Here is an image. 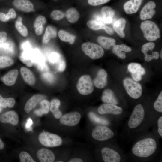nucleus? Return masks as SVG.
<instances>
[{"label":"nucleus","instance_id":"obj_24","mask_svg":"<svg viewBox=\"0 0 162 162\" xmlns=\"http://www.w3.org/2000/svg\"><path fill=\"white\" fill-rule=\"evenodd\" d=\"M18 74L17 69L10 70L2 78V80L6 85L11 86L15 82Z\"/></svg>","mask_w":162,"mask_h":162},{"label":"nucleus","instance_id":"obj_7","mask_svg":"<svg viewBox=\"0 0 162 162\" xmlns=\"http://www.w3.org/2000/svg\"><path fill=\"white\" fill-rule=\"evenodd\" d=\"M76 88L79 92L82 94L87 95L91 94L94 89L91 77L88 75L81 76L77 84Z\"/></svg>","mask_w":162,"mask_h":162},{"label":"nucleus","instance_id":"obj_5","mask_svg":"<svg viewBox=\"0 0 162 162\" xmlns=\"http://www.w3.org/2000/svg\"><path fill=\"white\" fill-rule=\"evenodd\" d=\"M38 140L42 145L48 147L59 146L62 142V139L58 135L45 131L39 134Z\"/></svg>","mask_w":162,"mask_h":162},{"label":"nucleus","instance_id":"obj_17","mask_svg":"<svg viewBox=\"0 0 162 162\" xmlns=\"http://www.w3.org/2000/svg\"><path fill=\"white\" fill-rule=\"evenodd\" d=\"M37 155L41 162H53L55 158L53 152L46 148H42L38 150L37 152Z\"/></svg>","mask_w":162,"mask_h":162},{"label":"nucleus","instance_id":"obj_29","mask_svg":"<svg viewBox=\"0 0 162 162\" xmlns=\"http://www.w3.org/2000/svg\"><path fill=\"white\" fill-rule=\"evenodd\" d=\"M61 104L60 100L57 99L52 100L51 102L50 109L54 117L57 119L60 118L62 116V113L59 109Z\"/></svg>","mask_w":162,"mask_h":162},{"label":"nucleus","instance_id":"obj_10","mask_svg":"<svg viewBox=\"0 0 162 162\" xmlns=\"http://www.w3.org/2000/svg\"><path fill=\"white\" fill-rule=\"evenodd\" d=\"M81 118L80 114L74 112L65 114L60 118L61 123L65 125L74 126L79 123Z\"/></svg>","mask_w":162,"mask_h":162},{"label":"nucleus","instance_id":"obj_33","mask_svg":"<svg viewBox=\"0 0 162 162\" xmlns=\"http://www.w3.org/2000/svg\"><path fill=\"white\" fill-rule=\"evenodd\" d=\"M41 108L35 110V113L39 116H41L44 114H46L48 113L50 109V103L46 100H44L40 102Z\"/></svg>","mask_w":162,"mask_h":162},{"label":"nucleus","instance_id":"obj_40","mask_svg":"<svg viewBox=\"0 0 162 162\" xmlns=\"http://www.w3.org/2000/svg\"><path fill=\"white\" fill-rule=\"evenodd\" d=\"M19 158L21 162H35L30 155L24 151L22 152L19 154Z\"/></svg>","mask_w":162,"mask_h":162},{"label":"nucleus","instance_id":"obj_11","mask_svg":"<svg viewBox=\"0 0 162 162\" xmlns=\"http://www.w3.org/2000/svg\"><path fill=\"white\" fill-rule=\"evenodd\" d=\"M128 69L130 72L133 80L136 81H139L142 79V76L146 73L145 69L140 64L131 63L128 67Z\"/></svg>","mask_w":162,"mask_h":162},{"label":"nucleus","instance_id":"obj_45","mask_svg":"<svg viewBox=\"0 0 162 162\" xmlns=\"http://www.w3.org/2000/svg\"><path fill=\"white\" fill-rule=\"evenodd\" d=\"M110 0H88V3L92 6H98L106 3Z\"/></svg>","mask_w":162,"mask_h":162},{"label":"nucleus","instance_id":"obj_30","mask_svg":"<svg viewBox=\"0 0 162 162\" xmlns=\"http://www.w3.org/2000/svg\"><path fill=\"white\" fill-rule=\"evenodd\" d=\"M66 16L68 21L71 23L77 22L80 17L79 12L74 8L68 9L66 13Z\"/></svg>","mask_w":162,"mask_h":162},{"label":"nucleus","instance_id":"obj_37","mask_svg":"<svg viewBox=\"0 0 162 162\" xmlns=\"http://www.w3.org/2000/svg\"><path fill=\"white\" fill-rule=\"evenodd\" d=\"M21 61L28 67H31L33 63L32 59L26 52H23L20 56Z\"/></svg>","mask_w":162,"mask_h":162},{"label":"nucleus","instance_id":"obj_21","mask_svg":"<svg viewBox=\"0 0 162 162\" xmlns=\"http://www.w3.org/2000/svg\"><path fill=\"white\" fill-rule=\"evenodd\" d=\"M132 49L127 45L122 44L115 45L112 50V52L118 58L124 59L126 58V53L131 51Z\"/></svg>","mask_w":162,"mask_h":162},{"label":"nucleus","instance_id":"obj_9","mask_svg":"<svg viewBox=\"0 0 162 162\" xmlns=\"http://www.w3.org/2000/svg\"><path fill=\"white\" fill-rule=\"evenodd\" d=\"M155 44L152 42L146 43L143 45L141 49L142 52L144 55V58L147 62H149L152 60L158 59L160 54L158 52L153 51Z\"/></svg>","mask_w":162,"mask_h":162},{"label":"nucleus","instance_id":"obj_3","mask_svg":"<svg viewBox=\"0 0 162 162\" xmlns=\"http://www.w3.org/2000/svg\"><path fill=\"white\" fill-rule=\"evenodd\" d=\"M123 84L127 93L131 98L137 99L141 96L142 88L139 83L130 78L127 77L124 80Z\"/></svg>","mask_w":162,"mask_h":162},{"label":"nucleus","instance_id":"obj_59","mask_svg":"<svg viewBox=\"0 0 162 162\" xmlns=\"http://www.w3.org/2000/svg\"><path fill=\"white\" fill-rule=\"evenodd\" d=\"M1 106H0V112L1 111Z\"/></svg>","mask_w":162,"mask_h":162},{"label":"nucleus","instance_id":"obj_53","mask_svg":"<svg viewBox=\"0 0 162 162\" xmlns=\"http://www.w3.org/2000/svg\"><path fill=\"white\" fill-rule=\"evenodd\" d=\"M35 33L38 35H41L43 33L44 30V26L39 27L35 28Z\"/></svg>","mask_w":162,"mask_h":162},{"label":"nucleus","instance_id":"obj_39","mask_svg":"<svg viewBox=\"0 0 162 162\" xmlns=\"http://www.w3.org/2000/svg\"><path fill=\"white\" fill-rule=\"evenodd\" d=\"M35 63L38 69L40 71L46 72L49 71V68L44 59L41 58Z\"/></svg>","mask_w":162,"mask_h":162},{"label":"nucleus","instance_id":"obj_34","mask_svg":"<svg viewBox=\"0 0 162 162\" xmlns=\"http://www.w3.org/2000/svg\"><path fill=\"white\" fill-rule=\"evenodd\" d=\"M87 25L90 29L97 30L105 28L106 25L102 22L96 20H91L87 22Z\"/></svg>","mask_w":162,"mask_h":162},{"label":"nucleus","instance_id":"obj_56","mask_svg":"<svg viewBox=\"0 0 162 162\" xmlns=\"http://www.w3.org/2000/svg\"><path fill=\"white\" fill-rule=\"evenodd\" d=\"M30 46L28 43H26L23 46H22V48L25 50H27L29 48Z\"/></svg>","mask_w":162,"mask_h":162},{"label":"nucleus","instance_id":"obj_55","mask_svg":"<svg viewBox=\"0 0 162 162\" xmlns=\"http://www.w3.org/2000/svg\"><path fill=\"white\" fill-rule=\"evenodd\" d=\"M83 161L82 159L79 158H73L68 161L69 162H82Z\"/></svg>","mask_w":162,"mask_h":162},{"label":"nucleus","instance_id":"obj_48","mask_svg":"<svg viewBox=\"0 0 162 162\" xmlns=\"http://www.w3.org/2000/svg\"><path fill=\"white\" fill-rule=\"evenodd\" d=\"M158 132L160 136H162V116L160 117L158 120Z\"/></svg>","mask_w":162,"mask_h":162},{"label":"nucleus","instance_id":"obj_58","mask_svg":"<svg viewBox=\"0 0 162 162\" xmlns=\"http://www.w3.org/2000/svg\"><path fill=\"white\" fill-rule=\"evenodd\" d=\"M162 50H161V51L160 52V58L161 59H162Z\"/></svg>","mask_w":162,"mask_h":162},{"label":"nucleus","instance_id":"obj_20","mask_svg":"<svg viewBox=\"0 0 162 162\" xmlns=\"http://www.w3.org/2000/svg\"><path fill=\"white\" fill-rule=\"evenodd\" d=\"M101 13L102 22L104 24H110L112 22L115 14L113 9L109 6H104L102 8Z\"/></svg>","mask_w":162,"mask_h":162},{"label":"nucleus","instance_id":"obj_27","mask_svg":"<svg viewBox=\"0 0 162 162\" xmlns=\"http://www.w3.org/2000/svg\"><path fill=\"white\" fill-rule=\"evenodd\" d=\"M126 21L123 18H121L116 21L113 26V30L122 38L125 36L124 29L125 28Z\"/></svg>","mask_w":162,"mask_h":162},{"label":"nucleus","instance_id":"obj_8","mask_svg":"<svg viewBox=\"0 0 162 162\" xmlns=\"http://www.w3.org/2000/svg\"><path fill=\"white\" fill-rule=\"evenodd\" d=\"M113 131L109 128L104 126H98L92 130V136L96 140L104 141L113 137Z\"/></svg>","mask_w":162,"mask_h":162},{"label":"nucleus","instance_id":"obj_57","mask_svg":"<svg viewBox=\"0 0 162 162\" xmlns=\"http://www.w3.org/2000/svg\"><path fill=\"white\" fill-rule=\"evenodd\" d=\"M4 146V144L0 138V149H3Z\"/></svg>","mask_w":162,"mask_h":162},{"label":"nucleus","instance_id":"obj_47","mask_svg":"<svg viewBox=\"0 0 162 162\" xmlns=\"http://www.w3.org/2000/svg\"><path fill=\"white\" fill-rule=\"evenodd\" d=\"M43 78L47 82L50 83H52L54 80V78L53 75L49 73H45L42 75Z\"/></svg>","mask_w":162,"mask_h":162},{"label":"nucleus","instance_id":"obj_31","mask_svg":"<svg viewBox=\"0 0 162 162\" xmlns=\"http://www.w3.org/2000/svg\"><path fill=\"white\" fill-rule=\"evenodd\" d=\"M22 19L21 17H18L15 23L16 28L19 33L24 37H27L28 34L27 27L22 23Z\"/></svg>","mask_w":162,"mask_h":162},{"label":"nucleus","instance_id":"obj_43","mask_svg":"<svg viewBox=\"0 0 162 162\" xmlns=\"http://www.w3.org/2000/svg\"><path fill=\"white\" fill-rule=\"evenodd\" d=\"M46 22V19L45 17L42 15L38 16L34 21V28L44 26Z\"/></svg>","mask_w":162,"mask_h":162},{"label":"nucleus","instance_id":"obj_50","mask_svg":"<svg viewBox=\"0 0 162 162\" xmlns=\"http://www.w3.org/2000/svg\"><path fill=\"white\" fill-rule=\"evenodd\" d=\"M10 19L8 15L2 12L0 13V20L3 22L8 21Z\"/></svg>","mask_w":162,"mask_h":162},{"label":"nucleus","instance_id":"obj_46","mask_svg":"<svg viewBox=\"0 0 162 162\" xmlns=\"http://www.w3.org/2000/svg\"><path fill=\"white\" fill-rule=\"evenodd\" d=\"M58 63V70L61 72L64 71L66 67V63L64 59L62 58Z\"/></svg>","mask_w":162,"mask_h":162},{"label":"nucleus","instance_id":"obj_16","mask_svg":"<svg viewBox=\"0 0 162 162\" xmlns=\"http://www.w3.org/2000/svg\"><path fill=\"white\" fill-rule=\"evenodd\" d=\"M107 74L106 71L103 69L100 70L97 76L94 80L95 86L99 89L105 87L107 84Z\"/></svg>","mask_w":162,"mask_h":162},{"label":"nucleus","instance_id":"obj_23","mask_svg":"<svg viewBox=\"0 0 162 162\" xmlns=\"http://www.w3.org/2000/svg\"><path fill=\"white\" fill-rule=\"evenodd\" d=\"M101 100L105 103L112 104L117 105L118 100L113 92L110 89H107L103 92Z\"/></svg>","mask_w":162,"mask_h":162},{"label":"nucleus","instance_id":"obj_42","mask_svg":"<svg viewBox=\"0 0 162 162\" xmlns=\"http://www.w3.org/2000/svg\"><path fill=\"white\" fill-rule=\"evenodd\" d=\"M64 15L63 12L58 10L53 11L50 14L51 18L54 20L58 21L62 19Z\"/></svg>","mask_w":162,"mask_h":162},{"label":"nucleus","instance_id":"obj_38","mask_svg":"<svg viewBox=\"0 0 162 162\" xmlns=\"http://www.w3.org/2000/svg\"><path fill=\"white\" fill-rule=\"evenodd\" d=\"M89 115L90 118L96 123L105 125L108 124L109 123L107 120L97 116L93 112H90Z\"/></svg>","mask_w":162,"mask_h":162},{"label":"nucleus","instance_id":"obj_44","mask_svg":"<svg viewBox=\"0 0 162 162\" xmlns=\"http://www.w3.org/2000/svg\"><path fill=\"white\" fill-rule=\"evenodd\" d=\"M62 57L58 53L52 52L49 56V60L52 64L58 63Z\"/></svg>","mask_w":162,"mask_h":162},{"label":"nucleus","instance_id":"obj_2","mask_svg":"<svg viewBox=\"0 0 162 162\" xmlns=\"http://www.w3.org/2000/svg\"><path fill=\"white\" fill-rule=\"evenodd\" d=\"M140 28L144 37L148 41H154L160 37V32L158 27L152 21H143L141 23Z\"/></svg>","mask_w":162,"mask_h":162},{"label":"nucleus","instance_id":"obj_13","mask_svg":"<svg viewBox=\"0 0 162 162\" xmlns=\"http://www.w3.org/2000/svg\"><path fill=\"white\" fill-rule=\"evenodd\" d=\"M98 112L101 114H110L119 115L123 112L122 108L116 105L105 103L100 105L98 109Z\"/></svg>","mask_w":162,"mask_h":162},{"label":"nucleus","instance_id":"obj_52","mask_svg":"<svg viewBox=\"0 0 162 162\" xmlns=\"http://www.w3.org/2000/svg\"><path fill=\"white\" fill-rule=\"evenodd\" d=\"M33 124V122L32 119L29 118L27 120V122L25 125L26 128L28 130H30L32 125Z\"/></svg>","mask_w":162,"mask_h":162},{"label":"nucleus","instance_id":"obj_61","mask_svg":"<svg viewBox=\"0 0 162 162\" xmlns=\"http://www.w3.org/2000/svg\"><path fill=\"white\" fill-rule=\"evenodd\" d=\"M54 0L56 1V0Z\"/></svg>","mask_w":162,"mask_h":162},{"label":"nucleus","instance_id":"obj_32","mask_svg":"<svg viewBox=\"0 0 162 162\" xmlns=\"http://www.w3.org/2000/svg\"><path fill=\"white\" fill-rule=\"evenodd\" d=\"M58 36L62 40L65 42H68L70 44L74 43L76 38L74 35L63 30L59 31L58 32Z\"/></svg>","mask_w":162,"mask_h":162},{"label":"nucleus","instance_id":"obj_60","mask_svg":"<svg viewBox=\"0 0 162 162\" xmlns=\"http://www.w3.org/2000/svg\"><path fill=\"white\" fill-rule=\"evenodd\" d=\"M57 162H63V161H57Z\"/></svg>","mask_w":162,"mask_h":162},{"label":"nucleus","instance_id":"obj_4","mask_svg":"<svg viewBox=\"0 0 162 162\" xmlns=\"http://www.w3.org/2000/svg\"><path fill=\"white\" fill-rule=\"evenodd\" d=\"M81 47L85 54L92 59H99L104 55V50L100 45L87 42L84 43Z\"/></svg>","mask_w":162,"mask_h":162},{"label":"nucleus","instance_id":"obj_25","mask_svg":"<svg viewBox=\"0 0 162 162\" xmlns=\"http://www.w3.org/2000/svg\"><path fill=\"white\" fill-rule=\"evenodd\" d=\"M98 42L104 49L109 50L116 45V40L113 38L99 36L97 39Z\"/></svg>","mask_w":162,"mask_h":162},{"label":"nucleus","instance_id":"obj_14","mask_svg":"<svg viewBox=\"0 0 162 162\" xmlns=\"http://www.w3.org/2000/svg\"><path fill=\"white\" fill-rule=\"evenodd\" d=\"M156 6L155 2L150 1L146 4L141 10L140 16L142 20L151 19L156 13L154 9Z\"/></svg>","mask_w":162,"mask_h":162},{"label":"nucleus","instance_id":"obj_35","mask_svg":"<svg viewBox=\"0 0 162 162\" xmlns=\"http://www.w3.org/2000/svg\"><path fill=\"white\" fill-rule=\"evenodd\" d=\"M15 103V99L12 98H4L0 94V106L4 108H11Z\"/></svg>","mask_w":162,"mask_h":162},{"label":"nucleus","instance_id":"obj_19","mask_svg":"<svg viewBox=\"0 0 162 162\" xmlns=\"http://www.w3.org/2000/svg\"><path fill=\"white\" fill-rule=\"evenodd\" d=\"M143 0H130L124 3L123 8L127 14L135 13L138 10Z\"/></svg>","mask_w":162,"mask_h":162},{"label":"nucleus","instance_id":"obj_1","mask_svg":"<svg viewBox=\"0 0 162 162\" xmlns=\"http://www.w3.org/2000/svg\"><path fill=\"white\" fill-rule=\"evenodd\" d=\"M157 144L155 140L147 138L136 142L133 146L132 150L135 156L141 158L148 157L155 152Z\"/></svg>","mask_w":162,"mask_h":162},{"label":"nucleus","instance_id":"obj_15","mask_svg":"<svg viewBox=\"0 0 162 162\" xmlns=\"http://www.w3.org/2000/svg\"><path fill=\"white\" fill-rule=\"evenodd\" d=\"M0 121L3 123H9L16 125L19 123V116L14 111H8L0 116Z\"/></svg>","mask_w":162,"mask_h":162},{"label":"nucleus","instance_id":"obj_51","mask_svg":"<svg viewBox=\"0 0 162 162\" xmlns=\"http://www.w3.org/2000/svg\"><path fill=\"white\" fill-rule=\"evenodd\" d=\"M7 34L4 31L0 32V43L5 42L7 39Z\"/></svg>","mask_w":162,"mask_h":162},{"label":"nucleus","instance_id":"obj_22","mask_svg":"<svg viewBox=\"0 0 162 162\" xmlns=\"http://www.w3.org/2000/svg\"><path fill=\"white\" fill-rule=\"evenodd\" d=\"M45 98L44 95L36 94L32 97L26 102L24 110L26 113H29L40 101Z\"/></svg>","mask_w":162,"mask_h":162},{"label":"nucleus","instance_id":"obj_18","mask_svg":"<svg viewBox=\"0 0 162 162\" xmlns=\"http://www.w3.org/2000/svg\"><path fill=\"white\" fill-rule=\"evenodd\" d=\"M13 4L17 9L25 12H30L33 10V4L29 0H14Z\"/></svg>","mask_w":162,"mask_h":162},{"label":"nucleus","instance_id":"obj_12","mask_svg":"<svg viewBox=\"0 0 162 162\" xmlns=\"http://www.w3.org/2000/svg\"><path fill=\"white\" fill-rule=\"evenodd\" d=\"M102 157L105 162H119L121 158L115 150L108 147H104L101 151Z\"/></svg>","mask_w":162,"mask_h":162},{"label":"nucleus","instance_id":"obj_49","mask_svg":"<svg viewBox=\"0 0 162 162\" xmlns=\"http://www.w3.org/2000/svg\"><path fill=\"white\" fill-rule=\"evenodd\" d=\"M10 19H14L16 18V13L15 10L13 8H11L9 9L7 13Z\"/></svg>","mask_w":162,"mask_h":162},{"label":"nucleus","instance_id":"obj_6","mask_svg":"<svg viewBox=\"0 0 162 162\" xmlns=\"http://www.w3.org/2000/svg\"><path fill=\"white\" fill-rule=\"evenodd\" d=\"M145 116V111L141 104L136 105L134 107L128 122V126L130 129L138 127L142 122Z\"/></svg>","mask_w":162,"mask_h":162},{"label":"nucleus","instance_id":"obj_54","mask_svg":"<svg viewBox=\"0 0 162 162\" xmlns=\"http://www.w3.org/2000/svg\"><path fill=\"white\" fill-rule=\"evenodd\" d=\"M104 29L106 32L110 34H114V30L110 27L106 26Z\"/></svg>","mask_w":162,"mask_h":162},{"label":"nucleus","instance_id":"obj_26","mask_svg":"<svg viewBox=\"0 0 162 162\" xmlns=\"http://www.w3.org/2000/svg\"><path fill=\"white\" fill-rule=\"evenodd\" d=\"M20 70L24 81L29 85H34L35 82V78L32 72L25 67H22Z\"/></svg>","mask_w":162,"mask_h":162},{"label":"nucleus","instance_id":"obj_36","mask_svg":"<svg viewBox=\"0 0 162 162\" xmlns=\"http://www.w3.org/2000/svg\"><path fill=\"white\" fill-rule=\"evenodd\" d=\"M14 60L11 58L5 56H0V68H3L12 65Z\"/></svg>","mask_w":162,"mask_h":162},{"label":"nucleus","instance_id":"obj_28","mask_svg":"<svg viewBox=\"0 0 162 162\" xmlns=\"http://www.w3.org/2000/svg\"><path fill=\"white\" fill-rule=\"evenodd\" d=\"M56 36L57 31L56 28L51 26H48L46 28L43 37V43L45 44H47L50 42L51 38H55Z\"/></svg>","mask_w":162,"mask_h":162},{"label":"nucleus","instance_id":"obj_41","mask_svg":"<svg viewBox=\"0 0 162 162\" xmlns=\"http://www.w3.org/2000/svg\"><path fill=\"white\" fill-rule=\"evenodd\" d=\"M154 109L157 111L162 112V92L159 94L157 100L155 101L153 105Z\"/></svg>","mask_w":162,"mask_h":162}]
</instances>
